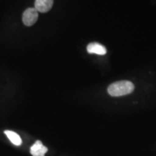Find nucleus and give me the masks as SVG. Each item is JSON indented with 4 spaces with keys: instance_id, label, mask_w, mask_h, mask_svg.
I'll list each match as a JSON object with an SVG mask.
<instances>
[{
    "instance_id": "f257e3e1",
    "label": "nucleus",
    "mask_w": 156,
    "mask_h": 156,
    "mask_svg": "<svg viewBox=\"0 0 156 156\" xmlns=\"http://www.w3.org/2000/svg\"><path fill=\"white\" fill-rule=\"evenodd\" d=\"M134 90V85L132 82L122 80L111 84L108 87V93L111 96L120 97L130 94Z\"/></svg>"
},
{
    "instance_id": "39448f33",
    "label": "nucleus",
    "mask_w": 156,
    "mask_h": 156,
    "mask_svg": "<svg viewBox=\"0 0 156 156\" xmlns=\"http://www.w3.org/2000/svg\"><path fill=\"white\" fill-rule=\"evenodd\" d=\"M87 51L89 54H95L98 55H105L107 53L106 48L102 44L98 43H90L87 45Z\"/></svg>"
},
{
    "instance_id": "7ed1b4c3",
    "label": "nucleus",
    "mask_w": 156,
    "mask_h": 156,
    "mask_svg": "<svg viewBox=\"0 0 156 156\" xmlns=\"http://www.w3.org/2000/svg\"><path fill=\"white\" fill-rule=\"evenodd\" d=\"M54 0H36L34 8L38 12L45 13L52 8Z\"/></svg>"
},
{
    "instance_id": "f03ea898",
    "label": "nucleus",
    "mask_w": 156,
    "mask_h": 156,
    "mask_svg": "<svg viewBox=\"0 0 156 156\" xmlns=\"http://www.w3.org/2000/svg\"><path fill=\"white\" fill-rule=\"evenodd\" d=\"M38 12L35 8L25 9L23 15V22L26 26H31L36 23L38 18Z\"/></svg>"
},
{
    "instance_id": "423d86ee",
    "label": "nucleus",
    "mask_w": 156,
    "mask_h": 156,
    "mask_svg": "<svg viewBox=\"0 0 156 156\" xmlns=\"http://www.w3.org/2000/svg\"><path fill=\"white\" fill-rule=\"evenodd\" d=\"M5 134L8 137V139L10 140L12 143H13L16 146L21 145V144H22V140H21L19 134H17L16 132L10 131V130H5Z\"/></svg>"
},
{
    "instance_id": "20e7f679",
    "label": "nucleus",
    "mask_w": 156,
    "mask_h": 156,
    "mask_svg": "<svg viewBox=\"0 0 156 156\" xmlns=\"http://www.w3.org/2000/svg\"><path fill=\"white\" fill-rule=\"evenodd\" d=\"M48 148L43 145L40 140H37L35 143L31 146L30 152L33 156H45L47 153Z\"/></svg>"
}]
</instances>
